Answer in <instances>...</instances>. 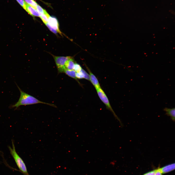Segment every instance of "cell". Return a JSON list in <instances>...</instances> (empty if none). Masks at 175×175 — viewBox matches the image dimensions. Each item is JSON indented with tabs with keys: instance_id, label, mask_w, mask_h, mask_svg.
<instances>
[{
	"instance_id": "cell-1",
	"label": "cell",
	"mask_w": 175,
	"mask_h": 175,
	"mask_svg": "<svg viewBox=\"0 0 175 175\" xmlns=\"http://www.w3.org/2000/svg\"><path fill=\"white\" fill-rule=\"evenodd\" d=\"M20 93L19 99L17 102L11 105V108L17 109L21 105H26L39 103L47 104L54 107L56 106L54 104L47 103L41 101L33 96L30 95L22 91L16 84Z\"/></svg>"
},
{
	"instance_id": "cell-2",
	"label": "cell",
	"mask_w": 175,
	"mask_h": 175,
	"mask_svg": "<svg viewBox=\"0 0 175 175\" xmlns=\"http://www.w3.org/2000/svg\"><path fill=\"white\" fill-rule=\"evenodd\" d=\"M12 147L9 146L8 148L10 153L15 161L18 167L25 175L28 174L26 165L21 158L17 153L15 148L14 143L12 141Z\"/></svg>"
},
{
	"instance_id": "cell-3",
	"label": "cell",
	"mask_w": 175,
	"mask_h": 175,
	"mask_svg": "<svg viewBox=\"0 0 175 175\" xmlns=\"http://www.w3.org/2000/svg\"><path fill=\"white\" fill-rule=\"evenodd\" d=\"M97 94L99 98L105 104L107 109L110 110L113 114L116 119L120 123L121 126L123 124L120 119L118 117L112 108L109 102L108 99L103 90L101 88L96 89Z\"/></svg>"
},
{
	"instance_id": "cell-4",
	"label": "cell",
	"mask_w": 175,
	"mask_h": 175,
	"mask_svg": "<svg viewBox=\"0 0 175 175\" xmlns=\"http://www.w3.org/2000/svg\"><path fill=\"white\" fill-rule=\"evenodd\" d=\"M59 73H64L66 69L65 65L66 61L72 57L70 56H53Z\"/></svg>"
},
{
	"instance_id": "cell-5",
	"label": "cell",
	"mask_w": 175,
	"mask_h": 175,
	"mask_svg": "<svg viewBox=\"0 0 175 175\" xmlns=\"http://www.w3.org/2000/svg\"><path fill=\"white\" fill-rule=\"evenodd\" d=\"M48 23L56 31L61 35H62L59 28L58 21L56 18L50 16L48 18Z\"/></svg>"
},
{
	"instance_id": "cell-6",
	"label": "cell",
	"mask_w": 175,
	"mask_h": 175,
	"mask_svg": "<svg viewBox=\"0 0 175 175\" xmlns=\"http://www.w3.org/2000/svg\"><path fill=\"white\" fill-rule=\"evenodd\" d=\"M88 70L89 73L90 81H91L96 89L101 88L96 78L89 69H88Z\"/></svg>"
},
{
	"instance_id": "cell-7",
	"label": "cell",
	"mask_w": 175,
	"mask_h": 175,
	"mask_svg": "<svg viewBox=\"0 0 175 175\" xmlns=\"http://www.w3.org/2000/svg\"><path fill=\"white\" fill-rule=\"evenodd\" d=\"M26 11L33 17H40V15L36 9L26 4Z\"/></svg>"
},
{
	"instance_id": "cell-8",
	"label": "cell",
	"mask_w": 175,
	"mask_h": 175,
	"mask_svg": "<svg viewBox=\"0 0 175 175\" xmlns=\"http://www.w3.org/2000/svg\"><path fill=\"white\" fill-rule=\"evenodd\" d=\"M175 169V164L172 163L165 166L160 169L162 174L166 173L174 170Z\"/></svg>"
},
{
	"instance_id": "cell-9",
	"label": "cell",
	"mask_w": 175,
	"mask_h": 175,
	"mask_svg": "<svg viewBox=\"0 0 175 175\" xmlns=\"http://www.w3.org/2000/svg\"><path fill=\"white\" fill-rule=\"evenodd\" d=\"M163 110L166 112V114L170 117L172 120L174 122L175 121V109L174 108H172L165 107Z\"/></svg>"
},
{
	"instance_id": "cell-10",
	"label": "cell",
	"mask_w": 175,
	"mask_h": 175,
	"mask_svg": "<svg viewBox=\"0 0 175 175\" xmlns=\"http://www.w3.org/2000/svg\"><path fill=\"white\" fill-rule=\"evenodd\" d=\"M75 63L71 57L66 62L65 65L66 69L69 70H73Z\"/></svg>"
},
{
	"instance_id": "cell-11",
	"label": "cell",
	"mask_w": 175,
	"mask_h": 175,
	"mask_svg": "<svg viewBox=\"0 0 175 175\" xmlns=\"http://www.w3.org/2000/svg\"><path fill=\"white\" fill-rule=\"evenodd\" d=\"M64 73H65L69 76L73 78L78 81L76 76V72L74 70H69L65 69Z\"/></svg>"
},
{
	"instance_id": "cell-12",
	"label": "cell",
	"mask_w": 175,
	"mask_h": 175,
	"mask_svg": "<svg viewBox=\"0 0 175 175\" xmlns=\"http://www.w3.org/2000/svg\"><path fill=\"white\" fill-rule=\"evenodd\" d=\"M50 16V15L47 12L45 14L41 15L39 17L43 22L45 24L48 22V18Z\"/></svg>"
},
{
	"instance_id": "cell-13",
	"label": "cell",
	"mask_w": 175,
	"mask_h": 175,
	"mask_svg": "<svg viewBox=\"0 0 175 175\" xmlns=\"http://www.w3.org/2000/svg\"><path fill=\"white\" fill-rule=\"evenodd\" d=\"M24 0L28 5L36 9L38 4L34 0Z\"/></svg>"
},
{
	"instance_id": "cell-14",
	"label": "cell",
	"mask_w": 175,
	"mask_h": 175,
	"mask_svg": "<svg viewBox=\"0 0 175 175\" xmlns=\"http://www.w3.org/2000/svg\"><path fill=\"white\" fill-rule=\"evenodd\" d=\"M36 9L39 13L40 16L41 15L45 14L47 12L45 9H44L41 7L38 4L36 7Z\"/></svg>"
},
{
	"instance_id": "cell-15",
	"label": "cell",
	"mask_w": 175,
	"mask_h": 175,
	"mask_svg": "<svg viewBox=\"0 0 175 175\" xmlns=\"http://www.w3.org/2000/svg\"><path fill=\"white\" fill-rule=\"evenodd\" d=\"M82 69V68L79 64L76 63H75L73 70L76 72H79Z\"/></svg>"
},
{
	"instance_id": "cell-16",
	"label": "cell",
	"mask_w": 175,
	"mask_h": 175,
	"mask_svg": "<svg viewBox=\"0 0 175 175\" xmlns=\"http://www.w3.org/2000/svg\"><path fill=\"white\" fill-rule=\"evenodd\" d=\"M19 4L22 6V7L26 10V3L25 1L24 0H16Z\"/></svg>"
},
{
	"instance_id": "cell-17",
	"label": "cell",
	"mask_w": 175,
	"mask_h": 175,
	"mask_svg": "<svg viewBox=\"0 0 175 175\" xmlns=\"http://www.w3.org/2000/svg\"><path fill=\"white\" fill-rule=\"evenodd\" d=\"M76 76L77 79H82L84 78V74L81 70L79 72H76Z\"/></svg>"
},
{
	"instance_id": "cell-18",
	"label": "cell",
	"mask_w": 175,
	"mask_h": 175,
	"mask_svg": "<svg viewBox=\"0 0 175 175\" xmlns=\"http://www.w3.org/2000/svg\"><path fill=\"white\" fill-rule=\"evenodd\" d=\"M81 70L84 74V78L88 80H90V78L89 75L83 69H82Z\"/></svg>"
},
{
	"instance_id": "cell-19",
	"label": "cell",
	"mask_w": 175,
	"mask_h": 175,
	"mask_svg": "<svg viewBox=\"0 0 175 175\" xmlns=\"http://www.w3.org/2000/svg\"><path fill=\"white\" fill-rule=\"evenodd\" d=\"M45 25L46 26H47V27L52 32L56 34H57V32L55 30L53 29V28H52V27L48 23H47Z\"/></svg>"
},
{
	"instance_id": "cell-20",
	"label": "cell",
	"mask_w": 175,
	"mask_h": 175,
	"mask_svg": "<svg viewBox=\"0 0 175 175\" xmlns=\"http://www.w3.org/2000/svg\"><path fill=\"white\" fill-rule=\"evenodd\" d=\"M156 169L146 173L143 175H154L156 172Z\"/></svg>"
},
{
	"instance_id": "cell-21",
	"label": "cell",
	"mask_w": 175,
	"mask_h": 175,
	"mask_svg": "<svg viewBox=\"0 0 175 175\" xmlns=\"http://www.w3.org/2000/svg\"><path fill=\"white\" fill-rule=\"evenodd\" d=\"M162 174L160 169V168H158L156 169L154 175H162Z\"/></svg>"
},
{
	"instance_id": "cell-22",
	"label": "cell",
	"mask_w": 175,
	"mask_h": 175,
	"mask_svg": "<svg viewBox=\"0 0 175 175\" xmlns=\"http://www.w3.org/2000/svg\"><path fill=\"white\" fill-rule=\"evenodd\" d=\"M28 175V174H27V175Z\"/></svg>"
}]
</instances>
